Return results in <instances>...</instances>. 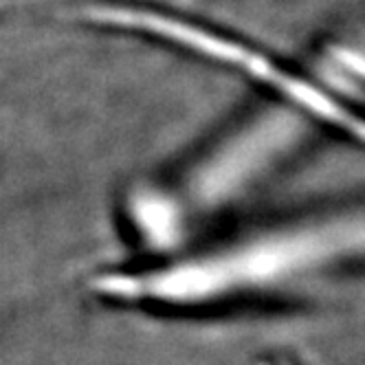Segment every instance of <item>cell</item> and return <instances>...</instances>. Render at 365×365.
Segmentation results:
<instances>
[{
    "mask_svg": "<svg viewBox=\"0 0 365 365\" xmlns=\"http://www.w3.org/2000/svg\"><path fill=\"white\" fill-rule=\"evenodd\" d=\"M359 210L255 227L168 262L93 279L99 297L161 310H210L289 297L297 286L361 255Z\"/></svg>",
    "mask_w": 365,
    "mask_h": 365,
    "instance_id": "obj_1",
    "label": "cell"
},
{
    "mask_svg": "<svg viewBox=\"0 0 365 365\" xmlns=\"http://www.w3.org/2000/svg\"><path fill=\"white\" fill-rule=\"evenodd\" d=\"M73 18L93 27L133 34L163 46L182 51L205 64H214L262 88L275 103L319 123L352 141L361 139V117L352 113L341 97L332 95L324 84L284 64L259 46L236 38L222 29L196 22L192 18L156 7L130 3H86L73 9Z\"/></svg>",
    "mask_w": 365,
    "mask_h": 365,
    "instance_id": "obj_2",
    "label": "cell"
},
{
    "mask_svg": "<svg viewBox=\"0 0 365 365\" xmlns=\"http://www.w3.org/2000/svg\"><path fill=\"white\" fill-rule=\"evenodd\" d=\"M282 115L284 113H279L277 119ZM277 119L264 115L216 145L210 156L196 163L192 180H185V190H192L200 205L225 202L240 194L271 159L273 148L277 145L275 130L282 125Z\"/></svg>",
    "mask_w": 365,
    "mask_h": 365,
    "instance_id": "obj_3",
    "label": "cell"
},
{
    "mask_svg": "<svg viewBox=\"0 0 365 365\" xmlns=\"http://www.w3.org/2000/svg\"><path fill=\"white\" fill-rule=\"evenodd\" d=\"M262 365H269V363H262Z\"/></svg>",
    "mask_w": 365,
    "mask_h": 365,
    "instance_id": "obj_4",
    "label": "cell"
}]
</instances>
